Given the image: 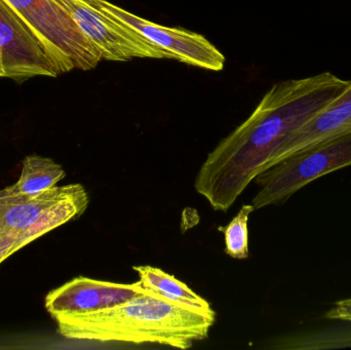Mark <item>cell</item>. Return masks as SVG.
Returning <instances> with one entry per match:
<instances>
[{"label":"cell","instance_id":"cell-15","mask_svg":"<svg viewBox=\"0 0 351 350\" xmlns=\"http://www.w3.org/2000/svg\"><path fill=\"white\" fill-rule=\"evenodd\" d=\"M12 254H14L12 245L8 242V240L0 238V264L3 261L8 260V258H10Z\"/></svg>","mask_w":351,"mask_h":350},{"label":"cell","instance_id":"cell-8","mask_svg":"<svg viewBox=\"0 0 351 350\" xmlns=\"http://www.w3.org/2000/svg\"><path fill=\"white\" fill-rule=\"evenodd\" d=\"M0 65L3 77H57L55 64L43 43L4 0H0Z\"/></svg>","mask_w":351,"mask_h":350},{"label":"cell","instance_id":"cell-1","mask_svg":"<svg viewBox=\"0 0 351 350\" xmlns=\"http://www.w3.org/2000/svg\"><path fill=\"white\" fill-rule=\"evenodd\" d=\"M351 80L332 72L274 84L251 115L208 154L194 181L215 211L227 212L258 175L280 162L291 138Z\"/></svg>","mask_w":351,"mask_h":350},{"label":"cell","instance_id":"cell-14","mask_svg":"<svg viewBox=\"0 0 351 350\" xmlns=\"http://www.w3.org/2000/svg\"><path fill=\"white\" fill-rule=\"evenodd\" d=\"M328 320L351 322V298L340 300L325 314Z\"/></svg>","mask_w":351,"mask_h":350},{"label":"cell","instance_id":"cell-2","mask_svg":"<svg viewBox=\"0 0 351 350\" xmlns=\"http://www.w3.org/2000/svg\"><path fill=\"white\" fill-rule=\"evenodd\" d=\"M214 310L171 299L152 290L114 308L53 318L64 338L100 343L158 345L188 349L208 336Z\"/></svg>","mask_w":351,"mask_h":350},{"label":"cell","instance_id":"cell-12","mask_svg":"<svg viewBox=\"0 0 351 350\" xmlns=\"http://www.w3.org/2000/svg\"><path fill=\"white\" fill-rule=\"evenodd\" d=\"M134 271L137 273L140 284L145 289L202 310H212L210 304L204 298L197 295L186 284L176 279L174 275H169L158 267L148 265L134 266Z\"/></svg>","mask_w":351,"mask_h":350},{"label":"cell","instance_id":"cell-7","mask_svg":"<svg viewBox=\"0 0 351 350\" xmlns=\"http://www.w3.org/2000/svg\"><path fill=\"white\" fill-rule=\"evenodd\" d=\"M90 1L105 14L121 21L152 42L172 53L177 61L212 71H220L224 68V55L202 35L154 24L107 0Z\"/></svg>","mask_w":351,"mask_h":350},{"label":"cell","instance_id":"cell-11","mask_svg":"<svg viewBox=\"0 0 351 350\" xmlns=\"http://www.w3.org/2000/svg\"><path fill=\"white\" fill-rule=\"evenodd\" d=\"M66 173L61 164L51 158L29 155L23 160L22 173L18 182L6 187L14 193H36L56 186L65 178Z\"/></svg>","mask_w":351,"mask_h":350},{"label":"cell","instance_id":"cell-16","mask_svg":"<svg viewBox=\"0 0 351 350\" xmlns=\"http://www.w3.org/2000/svg\"><path fill=\"white\" fill-rule=\"evenodd\" d=\"M0 77H3V70H2L1 65H0Z\"/></svg>","mask_w":351,"mask_h":350},{"label":"cell","instance_id":"cell-9","mask_svg":"<svg viewBox=\"0 0 351 350\" xmlns=\"http://www.w3.org/2000/svg\"><path fill=\"white\" fill-rule=\"evenodd\" d=\"M146 290L139 281L119 284L77 277L49 292L45 296V306L51 318L92 314L125 303Z\"/></svg>","mask_w":351,"mask_h":350},{"label":"cell","instance_id":"cell-13","mask_svg":"<svg viewBox=\"0 0 351 350\" xmlns=\"http://www.w3.org/2000/svg\"><path fill=\"white\" fill-rule=\"evenodd\" d=\"M254 211L253 205H243L228 225L219 228L224 234L225 253L231 258L243 260L249 257L247 223Z\"/></svg>","mask_w":351,"mask_h":350},{"label":"cell","instance_id":"cell-3","mask_svg":"<svg viewBox=\"0 0 351 350\" xmlns=\"http://www.w3.org/2000/svg\"><path fill=\"white\" fill-rule=\"evenodd\" d=\"M90 203L82 184L51 187L36 193L0 190V238L14 253L51 230L77 219Z\"/></svg>","mask_w":351,"mask_h":350},{"label":"cell","instance_id":"cell-5","mask_svg":"<svg viewBox=\"0 0 351 350\" xmlns=\"http://www.w3.org/2000/svg\"><path fill=\"white\" fill-rule=\"evenodd\" d=\"M351 166V135L329 140L299 152L255 178L260 190L254 210L286 203L297 191L330 173Z\"/></svg>","mask_w":351,"mask_h":350},{"label":"cell","instance_id":"cell-10","mask_svg":"<svg viewBox=\"0 0 351 350\" xmlns=\"http://www.w3.org/2000/svg\"><path fill=\"white\" fill-rule=\"evenodd\" d=\"M348 135H351V82L331 104L291 138L280 162L313 146Z\"/></svg>","mask_w":351,"mask_h":350},{"label":"cell","instance_id":"cell-6","mask_svg":"<svg viewBox=\"0 0 351 350\" xmlns=\"http://www.w3.org/2000/svg\"><path fill=\"white\" fill-rule=\"evenodd\" d=\"M76 26L94 43L107 61L176 59L175 55L144 37L135 29L99 10L90 0H55Z\"/></svg>","mask_w":351,"mask_h":350},{"label":"cell","instance_id":"cell-4","mask_svg":"<svg viewBox=\"0 0 351 350\" xmlns=\"http://www.w3.org/2000/svg\"><path fill=\"white\" fill-rule=\"evenodd\" d=\"M34 33L60 75L90 70L102 61L99 49L55 0H4Z\"/></svg>","mask_w":351,"mask_h":350}]
</instances>
